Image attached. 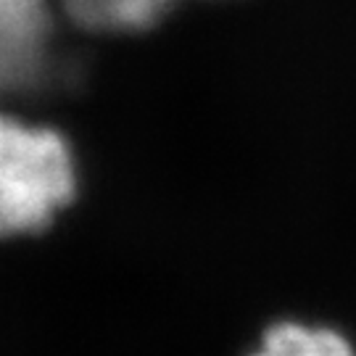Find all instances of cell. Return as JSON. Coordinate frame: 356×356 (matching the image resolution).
I'll use <instances>...</instances> for the list:
<instances>
[{
  "label": "cell",
  "instance_id": "6da1fadb",
  "mask_svg": "<svg viewBox=\"0 0 356 356\" xmlns=\"http://www.w3.org/2000/svg\"><path fill=\"white\" fill-rule=\"evenodd\" d=\"M74 191L69 143L56 129L0 111V238L45 227Z\"/></svg>",
  "mask_w": 356,
  "mask_h": 356
},
{
  "label": "cell",
  "instance_id": "7a4b0ae2",
  "mask_svg": "<svg viewBox=\"0 0 356 356\" xmlns=\"http://www.w3.org/2000/svg\"><path fill=\"white\" fill-rule=\"evenodd\" d=\"M56 51V0H0V98L42 88Z\"/></svg>",
  "mask_w": 356,
  "mask_h": 356
},
{
  "label": "cell",
  "instance_id": "3957f363",
  "mask_svg": "<svg viewBox=\"0 0 356 356\" xmlns=\"http://www.w3.org/2000/svg\"><path fill=\"white\" fill-rule=\"evenodd\" d=\"M177 0H61L74 24L92 32H140L159 24Z\"/></svg>",
  "mask_w": 356,
  "mask_h": 356
},
{
  "label": "cell",
  "instance_id": "277c9868",
  "mask_svg": "<svg viewBox=\"0 0 356 356\" xmlns=\"http://www.w3.org/2000/svg\"><path fill=\"white\" fill-rule=\"evenodd\" d=\"M251 356H356L354 346L341 332L319 325L280 322L269 327Z\"/></svg>",
  "mask_w": 356,
  "mask_h": 356
}]
</instances>
